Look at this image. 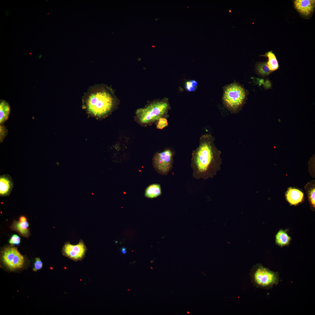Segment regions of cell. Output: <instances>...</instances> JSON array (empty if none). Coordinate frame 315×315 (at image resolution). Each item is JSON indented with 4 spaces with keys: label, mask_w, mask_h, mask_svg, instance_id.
I'll list each match as a JSON object with an SVG mask.
<instances>
[{
    "label": "cell",
    "mask_w": 315,
    "mask_h": 315,
    "mask_svg": "<svg viewBox=\"0 0 315 315\" xmlns=\"http://www.w3.org/2000/svg\"><path fill=\"white\" fill-rule=\"evenodd\" d=\"M174 155L173 151L169 149L154 154L152 159L153 164L158 173L166 175L171 171L173 167Z\"/></svg>",
    "instance_id": "6"
},
{
    "label": "cell",
    "mask_w": 315,
    "mask_h": 315,
    "mask_svg": "<svg viewBox=\"0 0 315 315\" xmlns=\"http://www.w3.org/2000/svg\"><path fill=\"white\" fill-rule=\"evenodd\" d=\"M20 239L17 235H14L10 238L9 242L11 244L18 245L20 243Z\"/></svg>",
    "instance_id": "22"
},
{
    "label": "cell",
    "mask_w": 315,
    "mask_h": 315,
    "mask_svg": "<svg viewBox=\"0 0 315 315\" xmlns=\"http://www.w3.org/2000/svg\"><path fill=\"white\" fill-rule=\"evenodd\" d=\"M187 313H188V314H189V312H187Z\"/></svg>",
    "instance_id": "27"
},
{
    "label": "cell",
    "mask_w": 315,
    "mask_h": 315,
    "mask_svg": "<svg viewBox=\"0 0 315 315\" xmlns=\"http://www.w3.org/2000/svg\"><path fill=\"white\" fill-rule=\"evenodd\" d=\"M192 85L194 87L197 88V82L194 80H190Z\"/></svg>",
    "instance_id": "25"
},
{
    "label": "cell",
    "mask_w": 315,
    "mask_h": 315,
    "mask_svg": "<svg viewBox=\"0 0 315 315\" xmlns=\"http://www.w3.org/2000/svg\"><path fill=\"white\" fill-rule=\"evenodd\" d=\"M13 186V183L10 176L3 174L0 176V195L7 196L11 193Z\"/></svg>",
    "instance_id": "9"
},
{
    "label": "cell",
    "mask_w": 315,
    "mask_h": 315,
    "mask_svg": "<svg viewBox=\"0 0 315 315\" xmlns=\"http://www.w3.org/2000/svg\"><path fill=\"white\" fill-rule=\"evenodd\" d=\"M169 104L166 100L152 102L147 106L137 109L136 116L142 123H150L158 120L166 114L169 108Z\"/></svg>",
    "instance_id": "3"
},
{
    "label": "cell",
    "mask_w": 315,
    "mask_h": 315,
    "mask_svg": "<svg viewBox=\"0 0 315 315\" xmlns=\"http://www.w3.org/2000/svg\"><path fill=\"white\" fill-rule=\"evenodd\" d=\"M308 191V194L309 200L312 205L315 207V187H312Z\"/></svg>",
    "instance_id": "19"
},
{
    "label": "cell",
    "mask_w": 315,
    "mask_h": 315,
    "mask_svg": "<svg viewBox=\"0 0 315 315\" xmlns=\"http://www.w3.org/2000/svg\"><path fill=\"white\" fill-rule=\"evenodd\" d=\"M246 97L244 88L236 83H232L225 89L223 97L225 106L231 112H237L242 107Z\"/></svg>",
    "instance_id": "5"
},
{
    "label": "cell",
    "mask_w": 315,
    "mask_h": 315,
    "mask_svg": "<svg viewBox=\"0 0 315 315\" xmlns=\"http://www.w3.org/2000/svg\"><path fill=\"white\" fill-rule=\"evenodd\" d=\"M252 281L257 287L266 289L272 288L279 281V274L260 264L255 266L251 273Z\"/></svg>",
    "instance_id": "4"
},
{
    "label": "cell",
    "mask_w": 315,
    "mask_h": 315,
    "mask_svg": "<svg viewBox=\"0 0 315 315\" xmlns=\"http://www.w3.org/2000/svg\"><path fill=\"white\" fill-rule=\"evenodd\" d=\"M19 220V222L22 223L26 221L27 218L25 216H22L20 217Z\"/></svg>",
    "instance_id": "24"
},
{
    "label": "cell",
    "mask_w": 315,
    "mask_h": 315,
    "mask_svg": "<svg viewBox=\"0 0 315 315\" xmlns=\"http://www.w3.org/2000/svg\"><path fill=\"white\" fill-rule=\"evenodd\" d=\"M263 56L268 57V60L267 63L270 71L272 72L278 69L279 65L278 61L274 54L272 51L267 52Z\"/></svg>",
    "instance_id": "14"
},
{
    "label": "cell",
    "mask_w": 315,
    "mask_h": 315,
    "mask_svg": "<svg viewBox=\"0 0 315 315\" xmlns=\"http://www.w3.org/2000/svg\"><path fill=\"white\" fill-rule=\"evenodd\" d=\"M315 0H296L294 1L295 8L301 14L307 16L310 14L314 6Z\"/></svg>",
    "instance_id": "10"
},
{
    "label": "cell",
    "mask_w": 315,
    "mask_h": 315,
    "mask_svg": "<svg viewBox=\"0 0 315 315\" xmlns=\"http://www.w3.org/2000/svg\"><path fill=\"white\" fill-rule=\"evenodd\" d=\"M287 200L291 204L296 205L302 202L303 197V194L299 190L290 188L286 194Z\"/></svg>",
    "instance_id": "11"
},
{
    "label": "cell",
    "mask_w": 315,
    "mask_h": 315,
    "mask_svg": "<svg viewBox=\"0 0 315 315\" xmlns=\"http://www.w3.org/2000/svg\"><path fill=\"white\" fill-rule=\"evenodd\" d=\"M43 267V263L41 259L38 258H36L35 262L34 263V268L33 270L34 271H36L41 269Z\"/></svg>",
    "instance_id": "21"
},
{
    "label": "cell",
    "mask_w": 315,
    "mask_h": 315,
    "mask_svg": "<svg viewBox=\"0 0 315 315\" xmlns=\"http://www.w3.org/2000/svg\"><path fill=\"white\" fill-rule=\"evenodd\" d=\"M121 252L123 254H125L126 253V251L125 248L124 247L122 248Z\"/></svg>",
    "instance_id": "26"
},
{
    "label": "cell",
    "mask_w": 315,
    "mask_h": 315,
    "mask_svg": "<svg viewBox=\"0 0 315 315\" xmlns=\"http://www.w3.org/2000/svg\"><path fill=\"white\" fill-rule=\"evenodd\" d=\"M162 194L160 185L158 184H153L149 185L146 188L145 196L146 197L153 198L156 197Z\"/></svg>",
    "instance_id": "13"
},
{
    "label": "cell",
    "mask_w": 315,
    "mask_h": 315,
    "mask_svg": "<svg viewBox=\"0 0 315 315\" xmlns=\"http://www.w3.org/2000/svg\"><path fill=\"white\" fill-rule=\"evenodd\" d=\"M2 258L4 264L11 270L20 269L24 263L23 256L14 247L6 248L3 252Z\"/></svg>",
    "instance_id": "7"
},
{
    "label": "cell",
    "mask_w": 315,
    "mask_h": 315,
    "mask_svg": "<svg viewBox=\"0 0 315 315\" xmlns=\"http://www.w3.org/2000/svg\"><path fill=\"white\" fill-rule=\"evenodd\" d=\"M185 88L188 91L190 92L195 91L197 88L192 85L190 81H187L186 82Z\"/></svg>",
    "instance_id": "23"
},
{
    "label": "cell",
    "mask_w": 315,
    "mask_h": 315,
    "mask_svg": "<svg viewBox=\"0 0 315 315\" xmlns=\"http://www.w3.org/2000/svg\"><path fill=\"white\" fill-rule=\"evenodd\" d=\"M158 120L156 126V128L158 129H162L168 125L167 120L165 118H161Z\"/></svg>",
    "instance_id": "18"
},
{
    "label": "cell",
    "mask_w": 315,
    "mask_h": 315,
    "mask_svg": "<svg viewBox=\"0 0 315 315\" xmlns=\"http://www.w3.org/2000/svg\"><path fill=\"white\" fill-rule=\"evenodd\" d=\"M256 70L258 73L262 76L269 75L272 72L269 68L267 62H258L256 65Z\"/></svg>",
    "instance_id": "17"
},
{
    "label": "cell",
    "mask_w": 315,
    "mask_h": 315,
    "mask_svg": "<svg viewBox=\"0 0 315 315\" xmlns=\"http://www.w3.org/2000/svg\"><path fill=\"white\" fill-rule=\"evenodd\" d=\"M29 226V224L27 221L22 223L15 221L13 222L12 227L22 235L27 236L29 233L28 228Z\"/></svg>",
    "instance_id": "15"
},
{
    "label": "cell",
    "mask_w": 315,
    "mask_h": 315,
    "mask_svg": "<svg viewBox=\"0 0 315 315\" xmlns=\"http://www.w3.org/2000/svg\"><path fill=\"white\" fill-rule=\"evenodd\" d=\"M83 99L88 112L97 117L108 113L112 110L114 102V95L112 90L100 85L89 88Z\"/></svg>",
    "instance_id": "2"
},
{
    "label": "cell",
    "mask_w": 315,
    "mask_h": 315,
    "mask_svg": "<svg viewBox=\"0 0 315 315\" xmlns=\"http://www.w3.org/2000/svg\"><path fill=\"white\" fill-rule=\"evenodd\" d=\"M10 111L8 103L4 100H1L0 103V123L3 124L8 119Z\"/></svg>",
    "instance_id": "12"
},
{
    "label": "cell",
    "mask_w": 315,
    "mask_h": 315,
    "mask_svg": "<svg viewBox=\"0 0 315 315\" xmlns=\"http://www.w3.org/2000/svg\"><path fill=\"white\" fill-rule=\"evenodd\" d=\"M152 47H155L154 46H152Z\"/></svg>",
    "instance_id": "28"
},
{
    "label": "cell",
    "mask_w": 315,
    "mask_h": 315,
    "mask_svg": "<svg viewBox=\"0 0 315 315\" xmlns=\"http://www.w3.org/2000/svg\"><path fill=\"white\" fill-rule=\"evenodd\" d=\"M290 239L286 232L281 230L277 233L276 236V241L277 244L282 246L288 244Z\"/></svg>",
    "instance_id": "16"
},
{
    "label": "cell",
    "mask_w": 315,
    "mask_h": 315,
    "mask_svg": "<svg viewBox=\"0 0 315 315\" xmlns=\"http://www.w3.org/2000/svg\"><path fill=\"white\" fill-rule=\"evenodd\" d=\"M87 250V248L83 241L81 240L76 245H72L67 243L63 248L64 255L75 261L81 260L84 257Z\"/></svg>",
    "instance_id": "8"
},
{
    "label": "cell",
    "mask_w": 315,
    "mask_h": 315,
    "mask_svg": "<svg viewBox=\"0 0 315 315\" xmlns=\"http://www.w3.org/2000/svg\"><path fill=\"white\" fill-rule=\"evenodd\" d=\"M8 132L6 127L3 125L0 126V142L2 141L5 137L6 136Z\"/></svg>",
    "instance_id": "20"
},
{
    "label": "cell",
    "mask_w": 315,
    "mask_h": 315,
    "mask_svg": "<svg viewBox=\"0 0 315 315\" xmlns=\"http://www.w3.org/2000/svg\"><path fill=\"white\" fill-rule=\"evenodd\" d=\"M215 140L210 133L204 134L200 138L198 146L192 151L191 166L195 178H212L220 170L221 152L216 147Z\"/></svg>",
    "instance_id": "1"
}]
</instances>
